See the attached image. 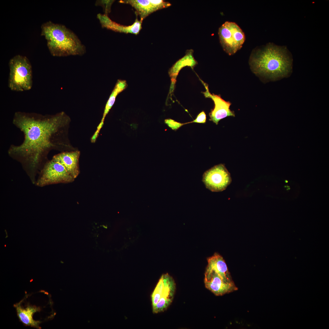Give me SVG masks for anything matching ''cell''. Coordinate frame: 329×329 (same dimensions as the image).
Returning a JSON list of instances; mask_svg holds the SVG:
<instances>
[{"label":"cell","mask_w":329,"mask_h":329,"mask_svg":"<svg viewBox=\"0 0 329 329\" xmlns=\"http://www.w3.org/2000/svg\"><path fill=\"white\" fill-rule=\"evenodd\" d=\"M70 121L63 111L54 115L21 111L14 113L13 124L23 133L24 139L19 145H11L8 153L20 163L33 184L48 160L51 151L70 149L67 138Z\"/></svg>","instance_id":"6da1fadb"},{"label":"cell","mask_w":329,"mask_h":329,"mask_svg":"<svg viewBox=\"0 0 329 329\" xmlns=\"http://www.w3.org/2000/svg\"><path fill=\"white\" fill-rule=\"evenodd\" d=\"M292 63L286 48L272 43L254 49L249 60L253 73L270 81L288 77L292 73Z\"/></svg>","instance_id":"7a4b0ae2"},{"label":"cell","mask_w":329,"mask_h":329,"mask_svg":"<svg viewBox=\"0 0 329 329\" xmlns=\"http://www.w3.org/2000/svg\"><path fill=\"white\" fill-rule=\"evenodd\" d=\"M41 35L44 37L51 54L54 56L82 55L86 48L77 36L63 25L50 21L41 26Z\"/></svg>","instance_id":"3957f363"},{"label":"cell","mask_w":329,"mask_h":329,"mask_svg":"<svg viewBox=\"0 0 329 329\" xmlns=\"http://www.w3.org/2000/svg\"><path fill=\"white\" fill-rule=\"evenodd\" d=\"M204 278L205 287L216 296H222L238 289L223 257L215 253L207 259Z\"/></svg>","instance_id":"277c9868"},{"label":"cell","mask_w":329,"mask_h":329,"mask_svg":"<svg viewBox=\"0 0 329 329\" xmlns=\"http://www.w3.org/2000/svg\"><path fill=\"white\" fill-rule=\"evenodd\" d=\"M9 72L8 87L12 91L22 92L30 90L33 85L32 67L25 56L18 55L9 62Z\"/></svg>","instance_id":"5b68a950"},{"label":"cell","mask_w":329,"mask_h":329,"mask_svg":"<svg viewBox=\"0 0 329 329\" xmlns=\"http://www.w3.org/2000/svg\"><path fill=\"white\" fill-rule=\"evenodd\" d=\"M176 289L173 278L168 273L162 274L150 296L153 313L162 312L167 309L173 301Z\"/></svg>","instance_id":"8992f818"},{"label":"cell","mask_w":329,"mask_h":329,"mask_svg":"<svg viewBox=\"0 0 329 329\" xmlns=\"http://www.w3.org/2000/svg\"><path fill=\"white\" fill-rule=\"evenodd\" d=\"M39 174L35 184L41 187L52 184L71 183L75 179L63 165L52 159L48 160L45 163Z\"/></svg>","instance_id":"52a82bcc"},{"label":"cell","mask_w":329,"mask_h":329,"mask_svg":"<svg viewBox=\"0 0 329 329\" xmlns=\"http://www.w3.org/2000/svg\"><path fill=\"white\" fill-rule=\"evenodd\" d=\"M220 43L224 51L233 55L242 47L245 37L244 32L235 23L226 21L218 30Z\"/></svg>","instance_id":"ba28073f"},{"label":"cell","mask_w":329,"mask_h":329,"mask_svg":"<svg viewBox=\"0 0 329 329\" xmlns=\"http://www.w3.org/2000/svg\"><path fill=\"white\" fill-rule=\"evenodd\" d=\"M203 181L206 187L212 192L225 190L230 184V174L225 165L220 164L205 172L203 176Z\"/></svg>","instance_id":"9c48e42d"},{"label":"cell","mask_w":329,"mask_h":329,"mask_svg":"<svg viewBox=\"0 0 329 329\" xmlns=\"http://www.w3.org/2000/svg\"><path fill=\"white\" fill-rule=\"evenodd\" d=\"M204 86L206 91L202 93L206 98H210L213 101L214 107L209 113V120L216 125L221 119L228 116H235L234 111H231L230 107L231 103L224 100L220 95L211 94L209 92L207 84L200 80Z\"/></svg>","instance_id":"30bf717a"},{"label":"cell","mask_w":329,"mask_h":329,"mask_svg":"<svg viewBox=\"0 0 329 329\" xmlns=\"http://www.w3.org/2000/svg\"><path fill=\"white\" fill-rule=\"evenodd\" d=\"M119 2L129 4L133 7L142 21L152 13L171 5L169 2L162 0H123Z\"/></svg>","instance_id":"8fae6325"},{"label":"cell","mask_w":329,"mask_h":329,"mask_svg":"<svg viewBox=\"0 0 329 329\" xmlns=\"http://www.w3.org/2000/svg\"><path fill=\"white\" fill-rule=\"evenodd\" d=\"M80 152L78 150L65 151L54 155L52 159L63 165L68 173L75 179L80 173Z\"/></svg>","instance_id":"7c38bea8"},{"label":"cell","mask_w":329,"mask_h":329,"mask_svg":"<svg viewBox=\"0 0 329 329\" xmlns=\"http://www.w3.org/2000/svg\"><path fill=\"white\" fill-rule=\"evenodd\" d=\"M193 51L192 49L187 50L185 55L178 60L170 69L168 73L171 78V85L168 94L171 97L173 93L176 82V78L180 70L184 67L189 66L192 69L198 64L194 59Z\"/></svg>","instance_id":"4fadbf2b"},{"label":"cell","mask_w":329,"mask_h":329,"mask_svg":"<svg viewBox=\"0 0 329 329\" xmlns=\"http://www.w3.org/2000/svg\"><path fill=\"white\" fill-rule=\"evenodd\" d=\"M97 17L102 26L116 32L136 35L139 34L142 29V21L139 20L137 18L132 25L127 26L121 25L113 21L107 15L99 14Z\"/></svg>","instance_id":"5bb4252c"},{"label":"cell","mask_w":329,"mask_h":329,"mask_svg":"<svg viewBox=\"0 0 329 329\" xmlns=\"http://www.w3.org/2000/svg\"><path fill=\"white\" fill-rule=\"evenodd\" d=\"M14 306L19 319L24 324L38 329L41 328L39 324L41 322L33 319L34 314L40 311L39 307L28 305L24 308L21 306L20 303L15 304Z\"/></svg>","instance_id":"9a60e30c"},{"label":"cell","mask_w":329,"mask_h":329,"mask_svg":"<svg viewBox=\"0 0 329 329\" xmlns=\"http://www.w3.org/2000/svg\"><path fill=\"white\" fill-rule=\"evenodd\" d=\"M127 86L126 80H119L117 81L106 104L101 120L95 133L96 135H99L100 130L104 124L105 118L114 104L116 97L126 88Z\"/></svg>","instance_id":"2e32d148"}]
</instances>
